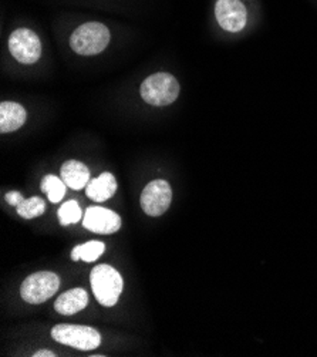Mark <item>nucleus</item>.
I'll return each mask as SVG.
<instances>
[{
  "instance_id": "f257e3e1",
  "label": "nucleus",
  "mask_w": 317,
  "mask_h": 357,
  "mask_svg": "<svg viewBox=\"0 0 317 357\" xmlns=\"http://www.w3.org/2000/svg\"><path fill=\"white\" fill-rule=\"evenodd\" d=\"M91 289L97 302L105 307L114 306L124 289L123 276L110 265H97L90 275Z\"/></svg>"
},
{
  "instance_id": "f03ea898",
  "label": "nucleus",
  "mask_w": 317,
  "mask_h": 357,
  "mask_svg": "<svg viewBox=\"0 0 317 357\" xmlns=\"http://www.w3.org/2000/svg\"><path fill=\"white\" fill-rule=\"evenodd\" d=\"M111 39L110 30L102 23L90 22L79 26L70 38V46L82 56L100 54L109 46Z\"/></svg>"
},
{
  "instance_id": "7ed1b4c3",
  "label": "nucleus",
  "mask_w": 317,
  "mask_h": 357,
  "mask_svg": "<svg viewBox=\"0 0 317 357\" xmlns=\"http://www.w3.org/2000/svg\"><path fill=\"white\" fill-rule=\"evenodd\" d=\"M141 97L151 105L172 104L180 96V83L169 73H155L141 84Z\"/></svg>"
},
{
  "instance_id": "20e7f679",
  "label": "nucleus",
  "mask_w": 317,
  "mask_h": 357,
  "mask_svg": "<svg viewBox=\"0 0 317 357\" xmlns=\"http://www.w3.org/2000/svg\"><path fill=\"white\" fill-rule=\"evenodd\" d=\"M60 278L53 272H38L27 276L22 283L20 295L23 301L31 305H40L59 291Z\"/></svg>"
},
{
  "instance_id": "39448f33",
  "label": "nucleus",
  "mask_w": 317,
  "mask_h": 357,
  "mask_svg": "<svg viewBox=\"0 0 317 357\" xmlns=\"http://www.w3.org/2000/svg\"><path fill=\"white\" fill-rule=\"evenodd\" d=\"M52 337L61 344L90 351L101 344V335L93 328L82 325H57L52 329Z\"/></svg>"
},
{
  "instance_id": "423d86ee",
  "label": "nucleus",
  "mask_w": 317,
  "mask_h": 357,
  "mask_svg": "<svg viewBox=\"0 0 317 357\" xmlns=\"http://www.w3.org/2000/svg\"><path fill=\"white\" fill-rule=\"evenodd\" d=\"M8 45L12 56L23 64L36 63L42 56L40 39L36 33L26 27L15 30L10 34Z\"/></svg>"
},
{
  "instance_id": "0eeeda50",
  "label": "nucleus",
  "mask_w": 317,
  "mask_h": 357,
  "mask_svg": "<svg viewBox=\"0 0 317 357\" xmlns=\"http://www.w3.org/2000/svg\"><path fill=\"white\" fill-rule=\"evenodd\" d=\"M172 201V191L167 181H151L141 194V208L150 217H161Z\"/></svg>"
},
{
  "instance_id": "6e6552de",
  "label": "nucleus",
  "mask_w": 317,
  "mask_h": 357,
  "mask_svg": "<svg viewBox=\"0 0 317 357\" xmlns=\"http://www.w3.org/2000/svg\"><path fill=\"white\" fill-rule=\"evenodd\" d=\"M83 227L94 234L111 235L121 228L118 213L102 206H90L83 218Z\"/></svg>"
},
{
  "instance_id": "1a4fd4ad",
  "label": "nucleus",
  "mask_w": 317,
  "mask_h": 357,
  "mask_svg": "<svg viewBox=\"0 0 317 357\" xmlns=\"http://www.w3.org/2000/svg\"><path fill=\"white\" fill-rule=\"evenodd\" d=\"M215 16L221 27L231 33L240 31L248 20V12L240 0H218Z\"/></svg>"
},
{
  "instance_id": "9d476101",
  "label": "nucleus",
  "mask_w": 317,
  "mask_h": 357,
  "mask_svg": "<svg viewBox=\"0 0 317 357\" xmlns=\"http://www.w3.org/2000/svg\"><path fill=\"white\" fill-rule=\"evenodd\" d=\"M61 180L65 185L72 190H83L90 183V171L88 168L76 160H68L61 165L60 169Z\"/></svg>"
},
{
  "instance_id": "9b49d317",
  "label": "nucleus",
  "mask_w": 317,
  "mask_h": 357,
  "mask_svg": "<svg viewBox=\"0 0 317 357\" xmlns=\"http://www.w3.org/2000/svg\"><path fill=\"white\" fill-rule=\"evenodd\" d=\"M27 114L24 107L12 102L5 101L0 104V132H13L19 130L26 123Z\"/></svg>"
},
{
  "instance_id": "f8f14e48",
  "label": "nucleus",
  "mask_w": 317,
  "mask_h": 357,
  "mask_svg": "<svg viewBox=\"0 0 317 357\" xmlns=\"http://www.w3.org/2000/svg\"><path fill=\"white\" fill-rule=\"evenodd\" d=\"M117 191V181L111 172H102L91 180L86 187V195L94 202H104L110 199Z\"/></svg>"
},
{
  "instance_id": "ddd939ff",
  "label": "nucleus",
  "mask_w": 317,
  "mask_h": 357,
  "mask_svg": "<svg viewBox=\"0 0 317 357\" xmlns=\"http://www.w3.org/2000/svg\"><path fill=\"white\" fill-rule=\"evenodd\" d=\"M88 305V295L82 288H75L60 295L54 303V309L64 316H72L82 312Z\"/></svg>"
},
{
  "instance_id": "4468645a",
  "label": "nucleus",
  "mask_w": 317,
  "mask_h": 357,
  "mask_svg": "<svg viewBox=\"0 0 317 357\" xmlns=\"http://www.w3.org/2000/svg\"><path fill=\"white\" fill-rule=\"evenodd\" d=\"M105 251V245L101 241H88L83 245H77L72 251V259L75 262H94L97 261Z\"/></svg>"
},
{
  "instance_id": "2eb2a0df",
  "label": "nucleus",
  "mask_w": 317,
  "mask_h": 357,
  "mask_svg": "<svg viewBox=\"0 0 317 357\" xmlns=\"http://www.w3.org/2000/svg\"><path fill=\"white\" fill-rule=\"evenodd\" d=\"M65 183L61 180V178L56 175H46L42 181V191H45L49 197V201L53 204L60 202L64 195H65Z\"/></svg>"
},
{
  "instance_id": "dca6fc26",
  "label": "nucleus",
  "mask_w": 317,
  "mask_h": 357,
  "mask_svg": "<svg viewBox=\"0 0 317 357\" xmlns=\"http://www.w3.org/2000/svg\"><path fill=\"white\" fill-rule=\"evenodd\" d=\"M16 209H17V213L22 218L31 220V218L39 217V215H43L45 211H46V204L39 197H31V198L23 199L16 206Z\"/></svg>"
},
{
  "instance_id": "f3484780",
  "label": "nucleus",
  "mask_w": 317,
  "mask_h": 357,
  "mask_svg": "<svg viewBox=\"0 0 317 357\" xmlns=\"http://www.w3.org/2000/svg\"><path fill=\"white\" fill-rule=\"evenodd\" d=\"M82 215H83L82 208H80L79 202L75 199L67 201L59 209V221L63 227L77 224L82 220Z\"/></svg>"
},
{
  "instance_id": "a211bd4d",
  "label": "nucleus",
  "mask_w": 317,
  "mask_h": 357,
  "mask_svg": "<svg viewBox=\"0 0 317 357\" xmlns=\"http://www.w3.org/2000/svg\"><path fill=\"white\" fill-rule=\"evenodd\" d=\"M23 199H24L23 195H22L20 192H17V191H12V192H8V194H6V201H8L10 205H13V206H17Z\"/></svg>"
},
{
  "instance_id": "6ab92c4d",
  "label": "nucleus",
  "mask_w": 317,
  "mask_h": 357,
  "mask_svg": "<svg viewBox=\"0 0 317 357\" xmlns=\"http://www.w3.org/2000/svg\"><path fill=\"white\" fill-rule=\"evenodd\" d=\"M34 357H56V353L52 350H39L33 354Z\"/></svg>"
}]
</instances>
